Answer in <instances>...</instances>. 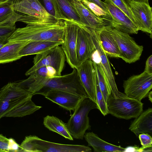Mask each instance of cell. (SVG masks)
<instances>
[{"mask_svg":"<svg viewBox=\"0 0 152 152\" xmlns=\"http://www.w3.org/2000/svg\"><path fill=\"white\" fill-rule=\"evenodd\" d=\"M28 43L25 41L7 42L0 49V64L13 62L21 58L19 52Z\"/></svg>","mask_w":152,"mask_h":152,"instance_id":"22","label":"cell"},{"mask_svg":"<svg viewBox=\"0 0 152 152\" xmlns=\"http://www.w3.org/2000/svg\"><path fill=\"white\" fill-rule=\"evenodd\" d=\"M27 24L16 28L7 39V42L46 41L64 42L65 24L62 20H44L26 15H19L17 22Z\"/></svg>","mask_w":152,"mask_h":152,"instance_id":"1","label":"cell"},{"mask_svg":"<svg viewBox=\"0 0 152 152\" xmlns=\"http://www.w3.org/2000/svg\"><path fill=\"white\" fill-rule=\"evenodd\" d=\"M124 93L128 96L141 101L147 96L152 88V74L144 71L124 81Z\"/></svg>","mask_w":152,"mask_h":152,"instance_id":"10","label":"cell"},{"mask_svg":"<svg viewBox=\"0 0 152 152\" xmlns=\"http://www.w3.org/2000/svg\"><path fill=\"white\" fill-rule=\"evenodd\" d=\"M94 109H99L96 102L88 98L83 97L81 99L66 124L73 138L83 139L86 130L90 129L88 115L90 110Z\"/></svg>","mask_w":152,"mask_h":152,"instance_id":"3","label":"cell"},{"mask_svg":"<svg viewBox=\"0 0 152 152\" xmlns=\"http://www.w3.org/2000/svg\"><path fill=\"white\" fill-rule=\"evenodd\" d=\"M147 96L148 97L149 100L151 102H152V92L151 91H149Z\"/></svg>","mask_w":152,"mask_h":152,"instance_id":"40","label":"cell"},{"mask_svg":"<svg viewBox=\"0 0 152 152\" xmlns=\"http://www.w3.org/2000/svg\"><path fill=\"white\" fill-rule=\"evenodd\" d=\"M102 48L107 56L111 57L119 58L120 52L117 44L107 26L96 31Z\"/></svg>","mask_w":152,"mask_h":152,"instance_id":"19","label":"cell"},{"mask_svg":"<svg viewBox=\"0 0 152 152\" xmlns=\"http://www.w3.org/2000/svg\"><path fill=\"white\" fill-rule=\"evenodd\" d=\"M19 146L20 151L22 152H91L90 147L84 145L57 143L43 140L35 135L26 136Z\"/></svg>","mask_w":152,"mask_h":152,"instance_id":"4","label":"cell"},{"mask_svg":"<svg viewBox=\"0 0 152 152\" xmlns=\"http://www.w3.org/2000/svg\"><path fill=\"white\" fill-rule=\"evenodd\" d=\"M66 60L65 55L61 46H56L36 54L33 59V66L26 72L25 75H30L40 67L50 66L55 68L59 76H61Z\"/></svg>","mask_w":152,"mask_h":152,"instance_id":"8","label":"cell"},{"mask_svg":"<svg viewBox=\"0 0 152 152\" xmlns=\"http://www.w3.org/2000/svg\"><path fill=\"white\" fill-rule=\"evenodd\" d=\"M140 143L143 146H152V139L148 133H142L138 136Z\"/></svg>","mask_w":152,"mask_h":152,"instance_id":"36","label":"cell"},{"mask_svg":"<svg viewBox=\"0 0 152 152\" xmlns=\"http://www.w3.org/2000/svg\"><path fill=\"white\" fill-rule=\"evenodd\" d=\"M68 1L79 17L82 24L95 31L107 26L102 17L94 15L80 0Z\"/></svg>","mask_w":152,"mask_h":152,"instance_id":"16","label":"cell"},{"mask_svg":"<svg viewBox=\"0 0 152 152\" xmlns=\"http://www.w3.org/2000/svg\"><path fill=\"white\" fill-rule=\"evenodd\" d=\"M12 0H0V24L6 21L16 13L11 7Z\"/></svg>","mask_w":152,"mask_h":152,"instance_id":"29","label":"cell"},{"mask_svg":"<svg viewBox=\"0 0 152 152\" xmlns=\"http://www.w3.org/2000/svg\"><path fill=\"white\" fill-rule=\"evenodd\" d=\"M11 7L15 12L43 20L56 19L47 11L38 0H12Z\"/></svg>","mask_w":152,"mask_h":152,"instance_id":"15","label":"cell"},{"mask_svg":"<svg viewBox=\"0 0 152 152\" xmlns=\"http://www.w3.org/2000/svg\"><path fill=\"white\" fill-rule=\"evenodd\" d=\"M77 69L88 98L96 103L95 70L91 59L86 60Z\"/></svg>","mask_w":152,"mask_h":152,"instance_id":"17","label":"cell"},{"mask_svg":"<svg viewBox=\"0 0 152 152\" xmlns=\"http://www.w3.org/2000/svg\"><path fill=\"white\" fill-rule=\"evenodd\" d=\"M32 96L15 83H8L0 90V120L16 106L31 99Z\"/></svg>","mask_w":152,"mask_h":152,"instance_id":"6","label":"cell"},{"mask_svg":"<svg viewBox=\"0 0 152 152\" xmlns=\"http://www.w3.org/2000/svg\"><path fill=\"white\" fill-rule=\"evenodd\" d=\"M31 99H28L20 104L6 114L4 117H23L32 114L42 107L36 105Z\"/></svg>","mask_w":152,"mask_h":152,"instance_id":"26","label":"cell"},{"mask_svg":"<svg viewBox=\"0 0 152 152\" xmlns=\"http://www.w3.org/2000/svg\"><path fill=\"white\" fill-rule=\"evenodd\" d=\"M5 45V44H4L0 42V49L3 48Z\"/></svg>","mask_w":152,"mask_h":152,"instance_id":"42","label":"cell"},{"mask_svg":"<svg viewBox=\"0 0 152 152\" xmlns=\"http://www.w3.org/2000/svg\"><path fill=\"white\" fill-rule=\"evenodd\" d=\"M133 0L135 1L145 2L146 3H148V0H124V1L126 3L128 1Z\"/></svg>","mask_w":152,"mask_h":152,"instance_id":"41","label":"cell"},{"mask_svg":"<svg viewBox=\"0 0 152 152\" xmlns=\"http://www.w3.org/2000/svg\"><path fill=\"white\" fill-rule=\"evenodd\" d=\"M20 146L12 139H9L0 134V152L19 151Z\"/></svg>","mask_w":152,"mask_h":152,"instance_id":"30","label":"cell"},{"mask_svg":"<svg viewBox=\"0 0 152 152\" xmlns=\"http://www.w3.org/2000/svg\"><path fill=\"white\" fill-rule=\"evenodd\" d=\"M96 79V103L98 107V110L105 116L108 114L107 103L105 101L102 94L99 88L97 76L95 70Z\"/></svg>","mask_w":152,"mask_h":152,"instance_id":"31","label":"cell"},{"mask_svg":"<svg viewBox=\"0 0 152 152\" xmlns=\"http://www.w3.org/2000/svg\"><path fill=\"white\" fill-rule=\"evenodd\" d=\"M129 129L136 136L142 133H152V109L143 111L131 123Z\"/></svg>","mask_w":152,"mask_h":152,"instance_id":"20","label":"cell"},{"mask_svg":"<svg viewBox=\"0 0 152 152\" xmlns=\"http://www.w3.org/2000/svg\"><path fill=\"white\" fill-rule=\"evenodd\" d=\"M61 44V42L51 41L30 42L22 48L19 52V55L22 58L28 55L38 54Z\"/></svg>","mask_w":152,"mask_h":152,"instance_id":"23","label":"cell"},{"mask_svg":"<svg viewBox=\"0 0 152 152\" xmlns=\"http://www.w3.org/2000/svg\"><path fill=\"white\" fill-rule=\"evenodd\" d=\"M105 1L112 2L122 10L137 26L135 18L128 5L124 0H105Z\"/></svg>","mask_w":152,"mask_h":152,"instance_id":"33","label":"cell"},{"mask_svg":"<svg viewBox=\"0 0 152 152\" xmlns=\"http://www.w3.org/2000/svg\"><path fill=\"white\" fill-rule=\"evenodd\" d=\"M80 0V1L81 0Z\"/></svg>","mask_w":152,"mask_h":152,"instance_id":"43","label":"cell"},{"mask_svg":"<svg viewBox=\"0 0 152 152\" xmlns=\"http://www.w3.org/2000/svg\"><path fill=\"white\" fill-rule=\"evenodd\" d=\"M47 11L56 19L59 20L56 9L52 0H43Z\"/></svg>","mask_w":152,"mask_h":152,"instance_id":"35","label":"cell"},{"mask_svg":"<svg viewBox=\"0 0 152 152\" xmlns=\"http://www.w3.org/2000/svg\"><path fill=\"white\" fill-rule=\"evenodd\" d=\"M19 14L16 13L6 21L0 24V42H7V39L16 28L15 23Z\"/></svg>","mask_w":152,"mask_h":152,"instance_id":"27","label":"cell"},{"mask_svg":"<svg viewBox=\"0 0 152 152\" xmlns=\"http://www.w3.org/2000/svg\"><path fill=\"white\" fill-rule=\"evenodd\" d=\"M88 146L92 147L94 152H122L126 148L118 146L105 141L93 132L85 133L84 136Z\"/></svg>","mask_w":152,"mask_h":152,"instance_id":"21","label":"cell"},{"mask_svg":"<svg viewBox=\"0 0 152 152\" xmlns=\"http://www.w3.org/2000/svg\"><path fill=\"white\" fill-rule=\"evenodd\" d=\"M59 19L74 21L81 24L79 17L68 0H52Z\"/></svg>","mask_w":152,"mask_h":152,"instance_id":"24","label":"cell"},{"mask_svg":"<svg viewBox=\"0 0 152 152\" xmlns=\"http://www.w3.org/2000/svg\"><path fill=\"white\" fill-rule=\"evenodd\" d=\"M80 1L93 13L97 16L102 17L105 16L110 15L109 13H107L101 8L93 2L86 0H81Z\"/></svg>","mask_w":152,"mask_h":152,"instance_id":"34","label":"cell"},{"mask_svg":"<svg viewBox=\"0 0 152 152\" xmlns=\"http://www.w3.org/2000/svg\"><path fill=\"white\" fill-rule=\"evenodd\" d=\"M108 114L118 118L128 120L136 118L143 111V104L122 93L118 97L111 94L107 100Z\"/></svg>","mask_w":152,"mask_h":152,"instance_id":"5","label":"cell"},{"mask_svg":"<svg viewBox=\"0 0 152 152\" xmlns=\"http://www.w3.org/2000/svg\"><path fill=\"white\" fill-rule=\"evenodd\" d=\"M43 124L45 127L50 131L55 132L69 140H73L66 124L57 117L47 115L44 118Z\"/></svg>","mask_w":152,"mask_h":152,"instance_id":"25","label":"cell"},{"mask_svg":"<svg viewBox=\"0 0 152 152\" xmlns=\"http://www.w3.org/2000/svg\"><path fill=\"white\" fill-rule=\"evenodd\" d=\"M33 79L35 88L37 91L35 95L44 96L49 91L56 90L88 98L76 69H73L71 73L63 76L48 78L34 75Z\"/></svg>","mask_w":152,"mask_h":152,"instance_id":"2","label":"cell"},{"mask_svg":"<svg viewBox=\"0 0 152 152\" xmlns=\"http://www.w3.org/2000/svg\"><path fill=\"white\" fill-rule=\"evenodd\" d=\"M92 62L96 73L99 88L107 103L109 96L111 94L107 82L99 66L97 63Z\"/></svg>","mask_w":152,"mask_h":152,"instance_id":"28","label":"cell"},{"mask_svg":"<svg viewBox=\"0 0 152 152\" xmlns=\"http://www.w3.org/2000/svg\"><path fill=\"white\" fill-rule=\"evenodd\" d=\"M44 96L53 102L70 111H74L83 98L67 92L56 90L49 91Z\"/></svg>","mask_w":152,"mask_h":152,"instance_id":"18","label":"cell"},{"mask_svg":"<svg viewBox=\"0 0 152 152\" xmlns=\"http://www.w3.org/2000/svg\"><path fill=\"white\" fill-rule=\"evenodd\" d=\"M144 71L150 74H152V55L150 56L146 61Z\"/></svg>","mask_w":152,"mask_h":152,"instance_id":"37","label":"cell"},{"mask_svg":"<svg viewBox=\"0 0 152 152\" xmlns=\"http://www.w3.org/2000/svg\"><path fill=\"white\" fill-rule=\"evenodd\" d=\"M135 151L137 152H152V146H143L140 148H135L134 149Z\"/></svg>","mask_w":152,"mask_h":152,"instance_id":"39","label":"cell"},{"mask_svg":"<svg viewBox=\"0 0 152 152\" xmlns=\"http://www.w3.org/2000/svg\"><path fill=\"white\" fill-rule=\"evenodd\" d=\"M95 50L91 29L79 23L76 47V56L78 66L87 59L91 58Z\"/></svg>","mask_w":152,"mask_h":152,"instance_id":"13","label":"cell"},{"mask_svg":"<svg viewBox=\"0 0 152 152\" xmlns=\"http://www.w3.org/2000/svg\"><path fill=\"white\" fill-rule=\"evenodd\" d=\"M65 30L64 42L61 47L65 53L66 60L71 67L77 69L78 67L76 47L79 24L74 21L64 20Z\"/></svg>","mask_w":152,"mask_h":152,"instance_id":"12","label":"cell"},{"mask_svg":"<svg viewBox=\"0 0 152 152\" xmlns=\"http://www.w3.org/2000/svg\"><path fill=\"white\" fill-rule=\"evenodd\" d=\"M31 74L48 78L60 76L55 69L50 66L40 67Z\"/></svg>","mask_w":152,"mask_h":152,"instance_id":"32","label":"cell"},{"mask_svg":"<svg viewBox=\"0 0 152 152\" xmlns=\"http://www.w3.org/2000/svg\"><path fill=\"white\" fill-rule=\"evenodd\" d=\"M80 0V1H81ZM89 1L93 2L101 8L104 11L108 13H109L108 12L107 8L106 3L100 0H86Z\"/></svg>","mask_w":152,"mask_h":152,"instance_id":"38","label":"cell"},{"mask_svg":"<svg viewBox=\"0 0 152 152\" xmlns=\"http://www.w3.org/2000/svg\"><path fill=\"white\" fill-rule=\"evenodd\" d=\"M109 26L118 46L119 58L129 64L138 60L143 51V46L138 45L129 34Z\"/></svg>","mask_w":152,"mask_h":152,"instance_id":"9","label":"cell"},{"mask_svg":"<svg viewBox=\"0 0 152 152\" xmlns=\"http://www.w3.org/2000/svg\"><path fill=\"white\" fill-rule=\"evenodd\" d=\"M128 5L135 18L139 30L150 34L152 37V8L148 3L128 1Z\"/></svg>","mask_w":152,"mask_h":152,"instance_id":"14","label":"cell"},{"mask_svg":"<svg viewBox=\"0 0 152 152\" xmlns=\"http://www.w3.org/2000/svg\"><path fill=\"white\" fill-rule=\"evenodd\" d=\"M91 30L96 50L92 55L91 59L92 61L99 66L105 77L111 94L114 97H118L121 95L122 92L118 90L107 56L102 48L97 32L91 29Z\"/></svg>","mask_w":152,"mask_h":152,"instance_id":"7","label":"cell"},{"mask_svg":"<svg viewBox=\"0 0 152 152\" xmlns=\"http://www.w3.org/2000/svg\"><path fill=\"white\" fill-rule=\"evenodd\" d=\"M110 16L102 18L107 26L128 34H137L139 29L120 9L110 1H105Z\"/></svg>","mask_w":152,"mask_h":152,"instance_id":"11","label":"cell"}]
</instances>
